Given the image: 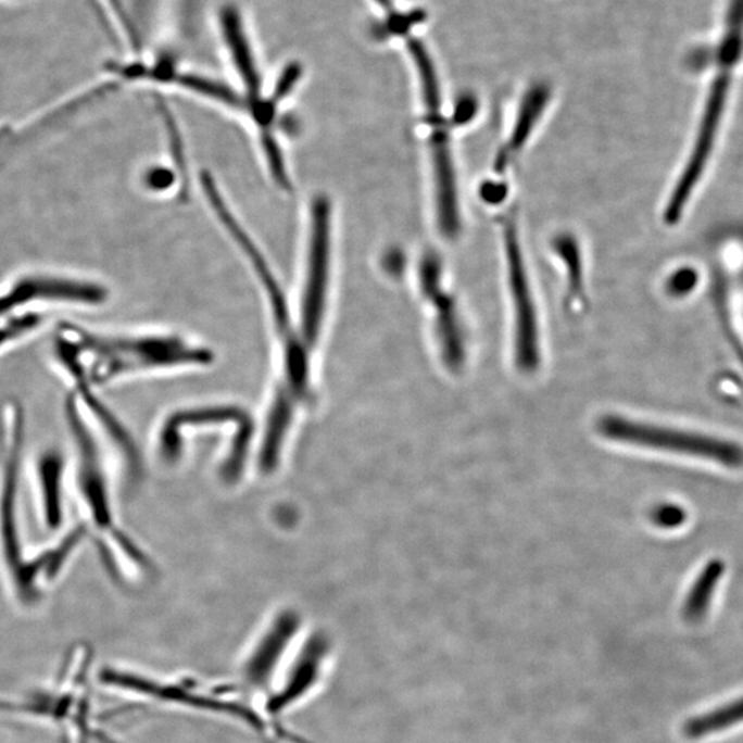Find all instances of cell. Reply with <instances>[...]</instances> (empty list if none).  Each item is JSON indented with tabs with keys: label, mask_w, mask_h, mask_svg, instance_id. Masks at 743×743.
Instances as JSON below:
<instances>
[{
	"label": "cell",
	"mask_w": 743,
	"mask_h": 743,
	"mask_svg": "<svg viewBox=\"0 0 743 743\" xmlns=\"http://www.w3.org/2000/svg\"><path fill=\"white\" fill-rule=\"evenodd\" d=\"M556 248L557 250H559L561 255H564L567 260V263H569L570 275H572L570 282L572 287V292H575V297L572 298H577V295H580L581 299V263L580 257H578L575 241H571L569 237H564V239L557 240Z\"/></svg>",
	"instance_id": "18"
},
{
	"label": "cell",
	"mask_w": 743,
	"mask_h": 743,
	"mask_svg": "<svg viewBox=\"0 0 743 743\" xmlns=\"http://www.w3.org/2000/svg\"><path fill=\"white\" fill-rule=\"evenodd\" d=\"M652 518L653 522L660 526V528L673 529L683 525L685 513L684 509H681L678 505H659V507L653 511Z\"/></svg>",
	"instance_id": "19"
},
{
	"label": "cell",
	"mask_w": 743,
	"mask_h": 743,
	"mask_svg": "<svg viewBox=\"0 0 743 743\" xmlns=\"http://www.w3.org/2000/svg\"><path fill=\"white\" fill-rule=\"evenodd\" d=\"M475 110V101L473 98L464 97L462 102L457 105L456 117L461 118L462 122H466L467 118L471 117Z\"/></svg>",
	"instance_id": "21"
},
{
	"label": "cell",
	"mask_w": 743,
	"mask_h": 743,
	"mask_svg": "<svg viewBox=\"0 0 743 743\" xmlns=\"http://www.w3.org/2000/svg\"><path fill=\"white\" fill-rule=\"evenodd\" d=\"M329 652L328 640L323 634H316L308 640L306 646L299 654L295 665L289 673V679L280 693L273 696L267 704V710L273 715L281 714L284 709L295 704L306 695L317 683L323 665Z\"/></svg>",
	"instance_id": "11"
},
{
	"label": "cell",
	"mask_w": 743,
	"mask_h": 743,
	"mask_svg": "<svg viewBox=\"0 0 743 743\" xmlns=\"http://www.w3.org/2000/svg\"><path fill=\"white\" fill-rule=\"evenodd\" d=\"M597 430L607 440L632 445L658 449L675 453L693 454L726 466L743 464V449L734 443L696 436V433L670 430V428L644 425L619 416H603Z\"/></svg>",
	"instance_id": "5"
},
{
	"label": "cell",
	"mask_w": 743,
	"mask_h": 743,
	"mask_svg": "<svg viewBox=\"0 0 743 743\" xmlns=\"http://www.w3.org/2000/svg\"><path fill=\"white\" fill-rule=\"evenodd\" d=\"M66 419L74 449V488L77 505L85 516L87 534L95 536L102 559L113 575L133 569L147 570L148 561L124 531L118 528L113 511L111 479L105 456L91 420L74 394L66 399Z\"/></svg>",
	"instance_id": "2"
},
{
	"label": "cell",
	"mask_w": 743,
	"mask_h": 743,
	"mask_svg": "<svg viewBox=\"0 0 743 743\" xmlns=\"http://www.w3.org/2000/svg\"><path fill=\"white\" fill-rule=\"evenodd\" d=\"M65 469L64 456L56 451L41 454L36 464L40 514L49 530L59 529L64 518Z\"/></svg>",
	"instance_id": "12"
},
{
	"label": "cell",
	"mask_w": 743,
	"mask_h": 743,
	"mask_svg": "<svg viewBox=\"0 0 743 743\" xmlns=\"http://www.w3.org/2000/svg\"><path fill=\"white\" fill-rule=\"evenodd\" d=\"M376 2H378L381 8L386 9L387 12H391V10H392L391 0H376Z\"/></svg>",
	"instance_id": "22"
},
{
	"label": "cell",
	"mask_w": 743,
	"mask_h": 743,
	"mask_svg": "<svg viewBox=\"0 0 743 743\" xmlns=\"http://www.w3.org/2000/svg\"><path fill=\"white\" fill-rule=\"evenodd\" d=\"M100 679L102 683L113 685V688L153 696V698L160 701L177 702V704L198 706V708L226 711V714L241 717V719L250 722L255 729H263L262 720L251 709H247L241 705L230 704V702L206 698V696L192 693V691L179 688V685L159 684L156 681L117 669H103Z\"/></svg>",
	"instance_id": "8"
},
{
	"label": "cell",
	"mask_w": 743,
	"mask_h": 743,
	"mask_svg": "<svg viewBox=\"0 0 743 743\" xmlns=\"http://www.w3.org/2000/svg\"><path fill=\"white\" fill-rule=\"evenodd\" d=\"M3 468L0 482V559L13 587L15 596L24 605L33 606L43 593L39 567L24 552L21 540L18 478L21 442L24 441V415L21 406L3 407Z\"/></svg>",
	"instance_id": "3"
},
{
	"label": "cell",
	"mask_w": 743,
	"mask_h": 743,
	"mask_svg": "<svg viewBox=\"0 0 743 743\" xmlns=\"http://www.w3.org/2000/svg\"><path fill=\"white\" fill-rule=\"evenodd\" d=\"M440 262L436 256H426L420 266L423 291L436 304L438 316V338L442 348L443 361L451 370H458L464 364V340L461 325L457 323L454 306L440 288Z\"/></svg>",
	"instance_id": "10"
},
{
	"label": "cell",
	"mask_w": 743,
	"mask_h": 743,
	"mask_svg": "<svg viewBox=\"0 0 743 743\" xmlns=\"http://www.w3.org/2000/svg\"><path fill=\"white\" fill-rule=\"evenodd\" d=\"M504 240L516 317L515 363L524 374H533L540 363L539 332H537L533 299H531L514 219H504Z\"/></svg>",
	"instance_id": "7"
},
{
	"label": "cell",
	"mask_w": 743,
	"mask_h": 743,
	"mask_svg": "<svg viewBox=\"0 0 743 743\" xmlns=\"http://www.w3.org/2000/svg\"><path fill=\"white\" fill-rule=\"evenodd\" d=\"M56 358L100 387L147 372L209 365L213 353L177 335L102 333L68 325L56 338Z\"/></svg>",
	"instance_id": "1"
},
{
	"label": "cell",
	"mask_w": 743,
	"mask_h": 743,
	"mask_svg": "<svg viewBox=\"0 0 743 743\" xmlns=\"http://www.w3.org/2000/svg\"><path fill=\"white\" fill-rule=\"evenodd\" d=\"M427 14L423 10H413L411 13H392L387 23L381 25V36L404 35L413 25L421 24Z\"/></svg>",
	"instance_id": "17"
},
{
	"label": "cell",
	"mask_w": 743,
	"mask_h": 743,
	"mask_svg": "<svg viewBox=\"0 0 743 743\" xmlns=\"http://www.w3.org/2000/svg\"><path fill=\"white\" fill-rule=\"evenodd\" d=\"M722 572H725V565L720 561H711L701 571L694 585L691 587L688 597H685L683 606L685 621L698 622L708 614L711 599H714Z\"/></svg>",
	"instance_id": "15"
},
{
	"label": "cell",
	"mask_w": 743,
	"mask_h": 743,
	"mask_svg": "<svg viewBox=\"0 0 743 743\" xmlns=\"http://www.w3.org/2000/svg\"><path fill=\"white\" fill-rule=\"evenodd\" d=\"M743 727V693L689 717L683 735L690 741L710 740Z\"/></svg>",
	"instance_id": "13"
},
{
	"label": "cell",
	"mask_w": 743,
	"mask_h": 743,
	"mask_svg": "<svg viewBox=\"0 0 743 743\" xmlns=\"http://www.w3.org/2000/svg\"><path fill=\"white\" fill-rule=\"evenodd\" d=\"M696 281H698V278H696L693 268H681L670 278L668 282L669 291L673 295H684V293L690 292L696 286Z\"/></svg>",
	"instance_id": "20"
},
{
	"label": "cell",
	"mask_w": 743,
	"mask_h": 743,
	"mask_svg": "<svg viewBox=\"0 0 743 743\" xmlns=\"http://www.w3.org/2000/svg\"><path fill=\"white\" fill-rule=\"evenodd\" d=\"M178 174L165 165H152L144 169L142 182L152 193H167L177 185Z\"/></svg>",
	"instance_id": "16"
},
{
	"label": "cell",
	"mask_w": 743,
	"mask_h": 743,
	"mask_svg": "<svg viewBox=\"0 0 743 743\" xmlns=\"http://www.w3.org/2000/svg\"><path fill=\"white\" fill-rule=\"evenodd\" d=\"M299 627L301 619L293 612H284L273 621L242 668V680L248 689L263 691L267 688Z\"/></svg>",
	"instance_id": "9"
},
{
	"label": "cell",
	"mask_w": 743,
	"mask_h": 743,
	"mask_svg": "<svg viewBox=\"0 0 743 743\" xmlns=\"http://www.w3.org/2000/svg\"><path fill=\"white\" fill-rule=\"evenodd\" d=\"M108 289L86 278L35 272L21 275L0 291V322L25 314L36 304L100 306L108 301Z\"/></svg>",
	"instance_id": "4"
},
{
	"label": "cell",
	"mask_w": 743,
	"mask_h": 743,
	"mask_svg": "<svg viewBox=\"0 0 743 743\" xmlns=\"http://www.w3.org/2000/svg\"><path fill=\"white\" fill-rule=\"evenodd\" d=\"M426 108V122L430 128V143L436 172L437 213L440 230L448 239H454L461 230L456 182L449 147L448 127L442 116L440 85L421 86Z\"/></svg>",
	"instance_id": "6"
},
{
	"label": "cell",
	"mask_w": 743,
	"mask_h": 743,
	"mask_svg": "<svg viewBox=\"0 0 743 743\" xmlns=\"http://www.w3.org/2000/svg\"><path fill=\"white\" fill-rule=\"evenodd\" d=\"M549 86L536 85L526 92L522 106H520L518 122H516L515 130L511 141L500 151L498 159H495V169L498 173H504L516 154L522 149L526 139L533 130L534 124L539 121L541 113L545 110L546 102L550 100Z\"/></svg>",
	"instance_id": "14"
}]
</instances>
